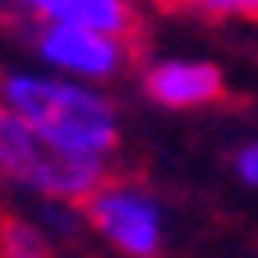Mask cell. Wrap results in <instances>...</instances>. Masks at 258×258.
I'll list each match as a JSON object with an SVG mask.
<instances>
[{
	"mask_svg": "<svg viewBox=\"0 0 258 258\" xmlns=\"http://www.w3.org/2000/svg\"><path fill=\"white\" fill-rule=\"evenodd\" d=\"M0 102L14 115H23L42 139H51L60 152L111 161L120 148V106L102 83L64 79L51 70H5Z\"/></svg>",
	"mask_w": 258,
	"mask_h": 258,
	"instance_id": "cell-1",
	"label": "cell"
},
{
	"mask_svg": "<svg viewBox=\"0 0 258 258\" xmlns=\"http://www.w3.org/2000/svg\"><path fill=\"white\" fill-rule=\"evenodd\" d=\"M143 92L166 111H199V106H212L226 92V79L212 60L166 55V60H152L143 70Z\"/></svg>",
	"mask_w": 258,
	"mask_h": 258,
	"instance_id": "cell-5",
	"label": "cell"
},
{
	"mask_svg": "<svg viewBox=\"0 0 258 258\" xmlns=\"http://www.w3.org/2000/svg\"><path fill=\"white\" fill-rule=\"evenodd\" d=\"M14 5L32 23L92 28V32H111V37H129L139 23L134 0H14Z\"/></svg>",
	"mask_w": 258,
	"mask_h": 258,
	"instance_id": "cell-6",
	"label": "cell"
},
{
	"mask_svg": "<svg viewBox=\"0 0 258 258\" xmlns=\"http://www.w3.org/2000/svg\"><path fill=\"white\" fill-rule=\"evenodd\" d=\"M0 258H51V235L37 221L5 217L0 221Z\"/></svg>",
	"mask_w": 258,
	"mask_h": 258,
	"instance_id": "cell-7",
	"label": "cell"
},
{
	"mask_svg": "<svg viewBox=\"0 0 258 258\" xmlns=\"http://www.w3.org/2000/svg\"><path fill=\"white\" fill-rule=\"evenodd\" d=\"M83 217L97 240L120 258H161L166 249V208L143 180L106 175L88 194Z\"/></svg>",
	"mask_w": 258,
	"mask_h": 258,
	"instance_id": "cell-3",
	"label": "cell"
},
{
	"mask_svg": "<svg viewBox=\"0 0 258 258\" xmlns=\"http://www.w3.org/2000/svg\"><path fill=\"white\" fill-rule=\"evenodd\" d=\"M199 19H258V0H175Z\"/></svg>",
	"mask_w": 258,
	"mask_h": 258,
	"instance_id": "cell-8",
	"label": "cell"
},
{
	"mask_svg": "<svg viewBox=\"0 0 258 258\" xmlns=\"http://www.w3.org/2000/svg\"><path fill=\"white\" fill-rule=\"evenodd\" d=\"M32 55L51 74L106 88L129 70V37H111V32H92V28L32 23Z\"/></svg>",
	"mask_w": 258,
	"mask_h": 258,
	"instance_id": "cell-4",
	"label": "cell"
},
{
	"mask_svg": "<svg viewBox=\"0 0 258 258\" xmlns=\"http://www.w3.org/2000/svg\"><path fill=\"white\" fill-rule=\"evenodd\" d=\"M235 175H240L244 189H258V139L235 148Z\"/></svg>",
	"mask_w": 258,
	"mask_h": 258,
	"instance_id": "cell-9",
	"label": "cell"
},
{
	"mask_svg": "<svg viewBox=\"0 0 258 258\" xmlns=\"http://www.w3.org/2000/svg\"><path fill=\"white\" fill-rule=\"evenodd\" d=\"M111 175V161H88L74 152H60L42 139L23 115L0 102V180L37 194L42 203H88V194Z\"/></svg>",
	"mask_w": 258,
	"mask_h": 258,
	"instance_id": "cell-2",
	"label": "cell"
}]
</instances>
